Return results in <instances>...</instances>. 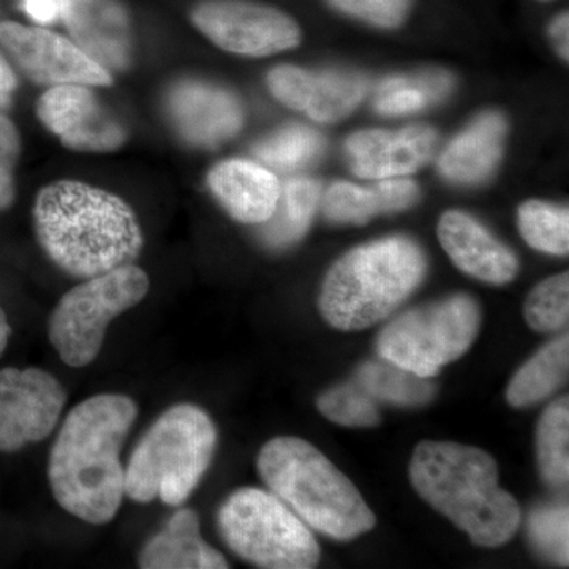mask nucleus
Returning a JSON list of instances; mask_svg holds the SVG:
<instances>
[{"label": "nucleus", "instance_id": "13", "mask_svg": "<svg viewBox=\"0 0 569 569\" xmlns=\"http://www.w3.org/2000/svg\"><path fill=\"white\" fill-rule=\"evenodd\" d=\"M37 116L71 151L107 153L127 142L122 123L108 114L89 86H54L40 97Z\"/></svg>", "mask_w": 569, "mask_h": 569}, {"label": "nucleus", "instance_id": "12", "mask_svg": "<svg viewBox=\"0 0 569 569\" xmlns=\"http://www.w3.org/2000/svg\"><path fill=\"white\" fill-rule=\"evenodd\" d=\"M66 400L61 381L47 370H0V451H18L50 437Z\"/></svg>", "mask_w": 569, "mask_h": 569}, {"label": "nucleus", "instance_id": "11", "mask_svg": "<svg viewBox=\"0 0 569 569\" xmlns=\"http://www.w3.org/2000/svg\"><path fill=\"white\" fill-rule=\"evenodd\" d=\"M0 44L18 69L40 86H111V71L92 61L73 41L14 21L0 22Z\"/></svg>", "mask_w": 569, "mask_h": 569}, {"label": "nucleus", "instance_id": "2", "mask_svg": "<svg viewBox=\"0 0 569 569\" xmlns=\"http://www.w3.org/2000/svg\"><path fill=\"white\" fill-rule=\"evenodd\" d=\"M33 223L52 263L78 279L132 264L144 246L132 206L86 182L43 187L33 204Z\"/></svg>", "mask_w": 569, "mask_h": 569}, {"label": "nucleus", "instance_id": "24", "mask_svg": "<svg viewBox=\"0 0 569 569\" xmlns=\"http://www.w3.org/2000/svg\"><path fill=\"white\" fill-rule=\"evenodd\" d=\"M320 203V183L291 179L280 189L279 203L268 222L261 223L260 238L271 249L296 244L309 230Z\"/></svg>", "mask_w": 569, "mask_h": 569}, {"label": "nucleus", "instance_id": "3", "mask_svg": "<svg viewBox=\"0 0 569 569\" xmlns=\"http://www.w3.org/2000/svg\"><path fill=\"white\" fill-rule=\"evenodd\" d=\"M410 481L422 500L466 531L481 548H500L522 519L516 498L498 485L488 452L451 441H422L410 462Z\"/></svg>", "mask_w": 569, "mask_h": 569}, {"label": "nucleus", "instance_id": "16", "mask_svg": "<svg viewBox=\"0 0 569 569\" xmlns=\"http://www.w3.org/2000/svg\"><path fill=\"white\" fill-rule=\"evenodd\" d=\"M73 43L108 71L132 62L133 33L129 13L119 0H58Z\"/></svg>", "mask_w": 569, "mask_h": 569}, {"label": "nucleus", "instance_id": "15", "mask_svg": "<svg viewBox=\"0 0 569 569\" xmlns=\"http://www.w3.org/2000/svg\"><path fill=\"white\" fill-rule=\"evenodd\" d=\"M167 103L171 122L183 140L200 148H217L244 123V108L238 97L209 82H178Z\"/></svg>", "mask_w": 569, "mask_h": 569}, {"label": "nucleus", "instance_id": "35", "mask_svg": "<svg viewBox=\"0 0 569 569\" xmlns=\"http://www.w3.org/2000/svg\"><path fill=\"white\" fill-rule=\"evenodd\" d=\"M26 11L33 21L50 24L59 17L58 0H24Z\"/></svg>", "mask_w": 569, "mask_h": 569}, {"label": "nucleus", "instance_id": "22", "mask_svg": "<svg viewBox=\"0 0 569 569\" xmlns=\"http://www.w3.org/2000/svg\"><path fill=\"white\" fill-rule=\"evenodd\" d=\"M418 200V186L408 179H383L373 187L337 182L325 194L323 211L331 222L365 224L380 213L406 211Z\"/></svg>", "mask_w": 569, "mask_h": 569}, {"label": "nucleus", "instance_id": "26", "mask_svg": "<svg viewBox=\"0 0 569 569\" xmlns=\"http://www.w3.org/2000/svg\"><path fill=\"white\" fill-rule=\"evenodd\" d=\"M355 381L373 400H383L395 406H425L436 395V388L427 378L407 372L385 359L366 362L356 373Z\"/></svg>", "mask_w": 569, "mask_h": 569}, {"label": "nucleus", "instance_id": "27", "mask_svg": "<svg viewBox=\"0 0 569 569\" xmlns=\"http://www.w3.org/2000/svg\"><path fill=\"white\" fill-rule=\"evenodd\" d=\"M537 458L542 481L563 488L569 479V400L561 397L542 413L537 429Z\"/></svg>", "mask_w": 569, "mask_h": 569}, {"label": "nucleus", "instance_id": "38", "mask_svg": "<svg viewBox=\"0 0 569 569\" xmlns=\"http://www.w3.org/2000/svg\"><path fill=\"white\" fill-rule=\"evenodd\" d=\"M11 335V328L9 320H7L6 312L0 309V356L6 351L7 343H9V337Z\"/></svg>", "mask_w": 569, "mask_h": 569}, {"label": "nucleus", "instance_id": "30", "mask_svg": "<svg viewBox=\"0 0 569 569\" xmlns=\"http://www.w3.org/2000/svg\"><path fill=\"white\" fill-rule=\"evenodd\" d=\"M523 317L538 332H556L565 328L569 318L568 272L537 284L527 298Z\"/></svg>", "mask_w": 569, "mask_h": 569}, {"label": "nucleus", "instance_id": "34", "mask_svg": "<svg viewBox=\"0 0 569 569\" xmlns=\"http://www.w3.org/2000/svg\"><path fill=\"white\" fill-rule=\"evenodd\" d=\"M21 153V138L17 126L0 114V211L14 201V170Z\"/></svg>", "mask_w": 569, "mask_h": 569}, {"label": "nucleus", "instance_id": "6", "mask_svg": "<svg viewBox=\"0 0 569 569\" xmlns=\"http://www.w3.org/2000/svg\"><path fill=\"white\" fill-rule=\"evenodd\" d=\"M216 447V425L203 408H168L134 448L126 468V496L137 503H186L211 466Z\"/></svg>", "mask_w": 569, "mask_h": 569}, {"label": "nucleus", "instance_id": "19", "mask_svg": "<svg viewBox=\"0 0 569 569\" xmlns=\"http://www.w3.org/2000/svg\"><path fill=\"white\" fill-rule=\"evenodd\" d=\"M208 187L224 211L241 223L261 224L271 219L279 203L280 186L274 173L250 160H224L208 174Z\"/></svg>", "mask_w": 569, "mask_h": 569}, {"label": "nucleus", "instance_id": "36", "mask_svg": "<svg viewBox=\"0 0 569 569\" xmlns=\"http://www.w3.org/2000/svg\"><path fill=\"white\" fill-rule=\"evenodd\" d=\"M17 89V77L9 62L0 56V111L9 107Z\"/></svg>", "mask_w": 569, "mask_h": 569}, {"label": "nucleus", "instance_id": "1", "mask_svg": "<svg viewBox=\"0 0 569 569\" xmlns=\"http://www.w3.org/2000/svg\"><path fill=\"white\" fill-rule=\"evenodd\" d=\"M138 407L122 395L89 397L67 415L52 445L48 478L52 496L74 518L104 526L126 497L123 441Z\"/></svg>", "mask_w": 569, "mask_h": 569}, {"label": "nucleus", "instance_id": "10", "mask_svg": "<svg viewBox=\"0 0 569 569\" xmlns=\"http://www.w3.org/2000/svg\"><path fill=\"white\" fill-rule=\"evenodd\" d=\"M190 20L216 47L249 58L293 50L301 41L299 26L288 14L249 0H201Z\"/></svg>", "mask_w": 569, "mask_h": 569}, {"label": "nucleus", "instance_id": "21", "mask_svg": "<svg viewBox=\"0 0 569 569\" xmlns=\"http://www.w3.org/2000/svg\"><path fill=\"white\" fill-rule=\"evenodd\" d=\"M144 569H227V559L201 538L200 519L192 509H179L140 553Z\"/></svg>", "mask_w": 569, "mask_h": 569}, {"label": "nucleus", "instance_id": "5", "mask_svg": "<svg viewBox=\"0 0 569 569\" xmlns=\"http://www.w3.org/2000/svg\"><path fill=\"white\" fill-rule=\"evenodd\" d=\"M421 247L391 236L356 247L329 269L321 287V316L339 331H361L391 316L425 279Z\"/></svg>", "mask_w": 569, "mask_h": 569}, {"label": "nucleus", "instance_id": "7", "mask_svg": "<svg viewBox=\"0 0 569 569\" xmlns=\"http://www.w3.org/2000/svg\"><path fill=\"white\" fill-rule=\"evenodd\" d=\"M217 527L224 545L257 567L310 569L320 561L312 531L268 490H236L220 507Z\"/></svg>", "mask_w": 569, "mask_h": 569}, {"label": "nucleus", "instance_id": "31", "mask_svg": "<svg viewBox=\"0 0 569 569\" xmlns=\"http://www.w3.org/2000/svg\"><path fill=\"white\" fill-rule=\"evenodd\" d=\"M318 410L329 421L346 427H373L380 425L376 400L358 383L340 385L318 397Z\"/></svg>", "mask_w": 569, "mask_h": 569}, {"label": "nucleus", "instance_id": "4", "mask_svg": "<svg viewBox=\"0 0 569 569\" xmlns=\"http://www.w3.org/2000/svg\"><path fill=\"white\" fill-rule=\"evenodd\" d=\"M257 467L269 492L310 529L346 541L376 527V516L353 482L309 441L272 438L261 448Z\"/></svg>", "mask_w": 569, "mask_h": 569}, {"label": "nucleus", "instance_id": "28", "mask_svg": "<svg viewBox=\"0 0 569 569\" xmlns=\"http://www.w3.org/2000/svg\"><path fill=\"white\" fill-rule=\"evenodd\" d=\"M323 148V137L317 130L296 123L258 142L253 153L261 163L287 173L313 162Z\"/></svg>", "mask_w": 569, "mask_h": 569}, {"label": "nucleus", "instance_id": "17", "mask_svg": "<svg viewBox=\"0 0 569 569\" xmlns=\"http://www.w3.org/2000/svg\"><path fill=\"white\" fill-rule=\"evenodd\" d=\"M436 144L437 134L430 127L415 126L399 132L365 130L351 134L346 148L358 178L383 181L415 173L429 162Z\"/></svg>", "mask_w": 569, "mask_h": 569}, {"label": "nucleus", "instance_id": "37", "mask_svg": "<svg viewBox=\"0 0 569 569\" xmlns=\"http://www.w3.org/2000/svg\"><path fill=\"white\" fill-rule=\"evenodd\" d=\"M550 36L556 41L557 50H559L561 58L568 61L569 58V18L568 13H561L550 24Z\"/></svg>", "mask_w": 569, "mask_h": 569}, {"label": "nucleus", "instance_id": "9", "mask_svg": "<svg viewBox=\"0 0 569 569\" xmlns=\"http://www.w3.org/2000/svg\"><path fill=\"white\" fill-rule=\"evenodd\" d=\"M479 325L478 302L468 295L451 296L392 320L378 336L377 353L407 372L430 378L470 350Z\"/></svg>", "mask_w": 569, "mask_h": 569}, {"label": "nucleus", "instance_id": "20", "mask_svg": "<svg viewBox=\"0 0 569 569\" xmlns=\"http://www.w3.org/2000/svg\"><path fill=\"white\" fill-rule=\"evenodd\" d=\"M507 130L500 112H485L449 142L438 159V171L460 186L485 182L500 162Z\"/></svg>", "mask_w": 569, "mask_h": 569}, {"label": "nucleus", "instance_id": "8", "mask_svg": "<svg viewBox=\"0 0 569 569\" xmlns=\"http://www.w3.org/2000/svg\"><path fill=\"white\" fill-rule=\"evenodd\" d=\"M149 277L138 266L126 264L86 279L62 296L50 318V342L70 367L96 361L108 326L148 295Z\"/></svg>", "mask_w": 569, "mask_h": 569}, {"label": "nucleus", "instance_id": "23", "mask_svg": "<svg viewBox=\"0 0 569 569\" xmlns=\"http://www.w3.org/2000/svg\"><path fill=\"white\" fill-rule=\"evenodd\" d=\"M569 367L568 335L538 351L512 377L507 391L508 403L526 408L541 402L567 383Z\"/></svg>", "mask_w": 569, "mask_h": 569}, {"label": "nucleus", "instance_id": "32", "mask_svg": "<svg viewBox=\"0 0 569 569\" xmlns=\"http://www.w3.org/2000/svg\"><path fill=\"white\" fill-rule=\"evenodd\" d=\"M569 515L567 505L535 509L529 519L531 541L549 559L568 565Z\"/></svg>", "mask_w": 569, "mask_h": 569}, {"label": "nucleus", "instance_id": "14", "mask_svg": "<svg viewBox=\"0 0 569 569\" xmlns=\"http://www.w3.org/2000/svg\"><path fill=\"white\" fill-rule=\"evenodd\" d=\"M268 88L272 96L317 122L342 121L362 102L367 81L351 71H309L280 66L269 71Z\"/></svg>", "mask_w": 569, "mask_h": 569}, {"label": "nucleus", "instance_id": "33", "mask_svg": "<svg viewBox=\"0 0 569 569\" xmlns=\"http://www.w3.org/2000/svg\"><path fill=\"white\" fill-rule=\"evenodd\" d=\"M340 13L377 28H399L410 11L411 0H328Z\"/></svg>", "mask_w": 569, "mask_h": 569}, {"label": "nucleus", "instance_id": "25", "mask_svg": "<svg viewBox=\"0 0 569 569\" xmlns=\"http://www.w3.org/2000/svg\"><path fill=\"white\" fill-rule=\"evenodd\" d=\"M451 86L452 78L437 70L415 77L388 78L378 86L373 107L385 116L411 114L440 102L451 91Z\"/></svg>", "mask_w": 569, "mask_h": 569}, {"label": "nucleus", "instance_id": "18", "mask_svg": "<svg viewBox=\"0 0 569 569\" xmlns=\"http://www.w3.org/2000/svg\"><path fill=\"white\" fill-rule=\"evenodd\" d=\"M438 239L460 271L482 282L505 284L518 274L516 254L466 212L443 213Z\"/></svg>", "mask_w": 569, "mask_h": 569}, {"label": "nucleus", "instance_id": "29", "mask_svg": "<svg viewBox=\"0 0 569 569\" xmlns=\"http://www.w3.org/2000/svg\"><path fill=\"white\" fill-rule=\"evenodd\" d=\"M519 230L527 244L539 252L568 254L569 212L567 208L527 201L519 208Z\"/></svg>", "mask_w": 569, "mask_h": 569}]
</instances>
